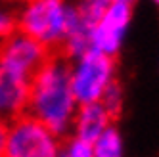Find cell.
<instances>
[{
    "label": "cell",
    "instance_id": "1",
    "mask_svg": "<svg viewBox=\"0 0 159 157\" xmlns=\"http://www.w3.org/2000/svg\"><path fill=\"white\" fill-rule=\"evenodd\" d=\"M77 107L69 84V63L60 52H54L31 75L27 115L63 138L71 130Z\"/></svg>",
    "mask_w": 159,
    "mask_h": 157
},
{
    "label": "cell",
    "instance_id": "2",
    "mask_svg": "<svg viewBox=\"0 0 159 157\" xmlns=\"http://www.w3.org/2000/svg\"><path fill=\"white\" fill-rule=\"evenodd\" d=\"M75 23L71 0H27L16 8V29L40 42L48 52H60Z\"/></svg>",
    "mask_w": 159,
    "mask_h": 157
},
{
    "label": "cell",
    "instance_id": "3",
    "mask_svg": "<svg viewBox=\"0 0 159 157\" xmlns=\"http://www.w3.org/2000/svg\"><path fill=\"white\" fill-rule=\"evenodd\" d=\"M69 63V84L77 104L100 102L102 94L111 83L117 81V61L113 56L88 50Z\"/></svg>",
    "mask_w": 159,
    "mask_h": 157
},
{
    "label": "cell",
    "instance_id": "4",
    "mask_svg": "<svg viewBox=\"0 0 159 157\" xmlns=\"http://www.w3.org/2000/svg\"><path fill=\"white\" fill-rule=\"evenodd\" d=\"M61 140L60 134L25 113L8 123L0 157H58Z\"/></svg>",
    "mask_w": 159,
    "mask_h": 157
},
{
    "label": "cell",
    "instance_id": "5",
    "mask_svg": "<svg viewBox=\"0 0 159 157\" xmlns=\"http://www.w3.org/2000/svg\"><path fill=\"white\" fill-rule=\"evenodd\" d=\"M132 17V4L111 0L98 19L90 25V48L115 58L125 46Z\"/></svg>",
    "mask_w": 159,
    "mask_h": 157
},
{
    "label": "cell",
    "instance_id": "6",
    "mask_svg": "<svg viewBox=\"0 0 159 157\" xmlns=\"http://www.w3.org/2000/svg\"><path fill=\"white\" fill-rule=\"evenodd\" d=\"M31 75L0 60V121L10 123L27 113Z\"/></svg>",
    "mask_w": 159,
    "mask_h": 157
},
{
    "label": "cell",
    "instance_id": "7",
    "mask_svg": "<svg viewBox=\"0 0 159 157\" xmlns=\"http://www.w3.org/2000/svg\"><path fill=\"white\" fill-rule=\"evenodd\" d=\"M50 54L52 52H48L40 42L17 29L0 44V60L29 75L35 73Z\"/></svg>",
    "mask_w": 159,
    "mask_h": 157
},
{
    "label": "cell",
    "instance_id": "8",
    "mask_svg": "<svg viewBox=\"0 0 159 157\" xmlns=\"http://www.w3.org/2000/svg\"><path fill=\"white\" fill-rule=\"evenodd\" d=\"M113 121H115V117H113L100 102L81 104L77 107V111H75L69 134L92 142L106 128H109L113 125Z\"/></svg>",
    "mask_w": 159,
    "mask_h": 157
},
{
    "label": "cell",
    "instance_id": "9",
    "mask_svg": "<svg viewBox=\"0 0 159 157\" xmlns=\"http://www.w3.org/2000/svg\"><path fill=\"white\" fill-rule=\"evenodd\" d=\"M90 144H92L94 157H125V140L115 125L106 128Z\"/></svg>",
    "mask_w": 159,
    "mask_h": 157
},
{
    "label": "cell",
    "instance_id": "10",
    "mask_svg": "<svg viewBox=\"0 0 159 157\" xmlns=\"http://www.w3.org/2000/svg\"><path fill=\"white\" fill-rule=\"evenodd\" d=\"M109 2L111 0H71L75 19L90 29V25L98 19V16L107 8Z\"/></svg>",
    "mask_w": 159,
    "mask_h": 157
},
{
    "label": "cell",
    "instance_id": "11",
    "mask_svg": "<svg viewBox=\"0 0 159 157\" xmlns=\"http://www.w3.org/2000/svg\"><path fill=\"white\" fill-rule=\"evenodd\" d=\"M58 157H94L92 144L88 140H83L73 134H67L61 140V148Z\"/></svg>",
    "mask_w": 159,
    "mask_h": 157
},
{
    "label": "cell",
    "instance_id": "12",
    "mask_svg": "<svg viewBox=\"0 0 159 157\" xmlns=\"http://www.w3.org/2000/svg\"><path fill=\"white\" fill-rule=\"evenodd\" d=\"M100 104L104 105L113 117H117L121 113L123 104H125V90H123V86H121L119 81L111 83L107 86V90L102 94V98H100Z\"/></svg>",
    "mask_w": 159,
    "mask_h": 157
},
{
    "label": "cell",
    "instance_id": "13",
    "mask_svg": "<svg viewBox=\"0 0 159 157\" xmlns=\"http://www.w3.org/2000/svg\"><path fill=\"white\" fill-rule=\"evenodd\" d=\"M16 31V8L12 0H0V44Z\"/></svg>",
    "mask_w": 159,
    "mask_h": 157
},
{
    "label": "cell",
    "instance_id": "14",
    "mask_svg": "<svg viewBox=\"0 0 159 157\" xmlns=\"http://www.w3.org/2000/svg\"><path fill=\"white\" fill-rule=\"evenodd\" d=\"M119 2H127V4H134L136 0H119Z\"/></svg>",
    "mask_w": 159,
    "mask_h": 157
},
{
    "label": "cell",
    "instance_id": "15",
    "mask_svg": "<svg viewBox=\"0 0 159 157\" xmlns=\"http://www.w3.org/2000/svg\"><path fill=\"white\" fill-rule=\"evenodd\" d=\"M14 2H17V4H21V2H27V0H14Z\"/></svg>",
    "mask_w": 159,
    "mask_h": 157
},
{
    "label": "cell",
    "instance_id": "16",
    "mask_svg": "<svg viewBox=\"0 0 159 157\" xmlns=\"http://www.w3.org/2000/svg\"><path fill=\"white\" fill-rule=\"evenodd\" d=\"M153 2H157V0H153Z\"/></svg>",
    "mask_w": 159,
    "mask_h": 157
}]
</instances>
